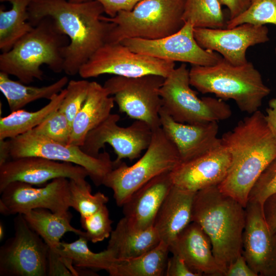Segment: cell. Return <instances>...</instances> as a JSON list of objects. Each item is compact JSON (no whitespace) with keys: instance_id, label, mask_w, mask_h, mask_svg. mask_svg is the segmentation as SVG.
Wrapping results in <instances>:
<instances>
[{"instance_id":"obj_1","label":"cell","mask_w":276,"mask_h":276,"mask_svg":"<svg viewBox=\"0 0 276 276\" xmlns=\"http://www.w3.org/2000/svg\"><path fill=\"white\" fill-rule=\"evenodd\" d=\"M28 21L35 27L45 17L52 18L70 39L65 54L63 72L70 76L108 42L114 24L101 19L104 13L96 0L73 3L69 0H32Z\"/></svg>"},{"instance_id":"obj_2","label":"cell","mask_w":276,"mask_h":276,"mask_svg":"<svg viewBox=\"0 0 276 276\" xmlns=\"http://www.w3.org/2000/svg\"><path fill=\"white\" fill-rule=\"evenodd\" d=\"M221 140L229 153L231 165L218 187L245 208L252 188L276 156V138L267 125L265 115L258 110L224 133Z\"/></svg>"},{"instance_id":"obj_3","label":"cell","mask_w":276,"mask_h":276,"mask_svg":"<svg viewBox=\"0 0 276 276\" xmlns=\"http://www.w3.org/2000/svg\"><path fill=\"white\" fill-rule=\"evenodd\" d=\"M245 218V208L223 193L218 186L195 193L192 221L210 238L213 254L225 275L231 264L242 254Z\"/></svg>"},{"instance_id":"obj_4","label":"cell","mask_w":276,"mask_h":276,"mask_svg":"<svg viewBox=\"0 0 276 276\" xmlns=\"http://www.w3.org/2000/svg\"><path fill=\"white\" fill-rule=\"evenodd\" d=\"M55 21L45 17L8 52L0 55V71L29 84L42 80L45 64L53 72H63L65 54L70 43Z\"/></svg>"},{"instance_id":"obj_5","label":"cell","mask_w":276,"mask_h":276,"mask_svg":"<svg viewBox=\"0 0 276 276\" xmlns=\"http://www.w3.org/2000/svg\"><path fill=\"white\" fill-rule=\"evenodd\" d=\"M189 76L191 85L202 94H214L223 100L232 99L241 111L250 114L259 110L271 91L249 61L235 65L222 57L213 65H192Z\"/></svg>"},{"instance_id":"obj_6","label":"cell","mask_w":276,"mask_h":276,"mask_svg":"<svg viewBox=\"0 0 276 276\" xmlns=\"http://www.w3.org/2000/svg\"><path fill=\"white\" fill-rule=\"evenodd\" d=\"M186 0H143L130 11L101 19L114 24L107 42L127 38L157 39L178 31L183 19Z\"/></svg>"},{"instance_id":"obj_7","label":"cell","mask_w":276,"mask_h":276,"mask_svg":"<svg viewBox=\"0 0 276 276\" xmlns=\"http://www.w3.org/2000/svg\"><path fill=\"white\" fill-rule=\"evenodd\" d=\"M179 163L175 146L160 127L153 130L149 146L136 162L128 166L121 162L107 174L102 185L112 190L117 205L122 206L140 187L157 175L171 171Z\"/></svg>"},{"instance_id":"obj_8","label":"cell","mask_w":276,"mask_h":276,"mask_svg":"<svg viewBox=\"0 0 276 276\" xmlns=\"http://www.w3.org/2000/svg\"><path fill=\"white\" fill-rule=\"evenodd\" d=\"M189 70L183 63L166 78L159 89L162 108L176 122L200 124L225 120L232 115L222 99L201 98L191 88Z\"/></svg>"},{"instance_id":"obj_9","label":"cell","mask_w":276,"mask_h":276,"mask_svg":"<svg viewBox=\"0 0 276 276\" xmlns=\"http://www.w3.org/2000/svg\"><path fill=\"white\" fill-rule=\"evenodd\" d=\"M8 141L11 158L33 156L77 165L87 171L96 186L103 184L106 176L114 167L107 152L100 153L98 157L92 156L80 147L59 143L32 130Z\"/></svg>"},{"instance_id":"obj_10","label":"cell","mask_w":276,"mask_h":276,"mask_svg":"<svg viewBox=\"0 0 276 276\" xmlns=\"http://www.w3.org/2000/svg\"><path fill=\"white\" fill-rule=\"evenodd\" d=\"M175 66L174 62L135 53L121 42H107L81 67L78 74L83 79L104 74L125 77L156 75L166 78Z\"/></svg>"},{"instance_id":"obj_11","label":"cell","mask_w":276,"mask_h":276,"mask_svg":"<svg viewBox=\"0 0 276 276\" xmlns=\"http://www.w3.org/2000/svg\"><path fill=\"white\" fill-rule=\"evenodd\" d=\"M164 79L156 75L138 77L113 76L103 86L113 96L120 112L131 119L145 122L153 130L160 127L162 101L159 89Z\"/></svg>"},{"instance_id":"obj_12","label":"cell","mask_w":276,"mask_h":276,"mask_svg":"<svg viewBox=\"0 0 276 276\" xmlns=\"http://www.w3.org/2000/svg\"><path fill=\"white\" fill-rule=\"evenodd\" d=\"M14 236L0 247V275H48L49 246L22 214L14 219Z\"/></svg>"},{"instance_id":"obj_13","label":"cell","mask_w":276,"mask_h":276,"mask_svg":"<svg viewBox=\"0 0 276 276\" xmlns=\"http://www.w3.org/2000/svg\"><path fill=\"white\" fill-rule=\"evenodd\" d=\"M120 116L111 113L97 127L87 135L81 149L94 157L99 156V151L108 144L117 155L113 161L114 167L123 159L132 160L139 158L149 146L153 130L145 122L135 120L127 127L118 124Z\"/></svg>"},{"instance_id":"obj_14","label":"cell","mask_w":276,"mask_h":276,"mask_svg":"<svg viewBox=\"0 0 276 276\" xmlns=\"http://www.w3.org/2000/svg\"><path fill=\"white\" fill-rule=\"evenodd\" d=\"M0 193V212L4 215L24 214L37 209L62 214L71 208L70 179L65 177L55 178L41 188L15 181Z\"/></svg>"},{"instance_id":"obj_15","label":"cell","mask_w":276,"mask_h":276,"mask_svg":"<svg viewBox=\"0 0 276 276\" xmlns=\"http://www.w3.org/2000/svg\"><path fill=\"white\" fill-rule=\"evenodd\" d=\"M194 29L191 23L186 22L177 32L160 39L127 38L120 42L135 53L160 59L192 65L216 64L222 57L217 52L201 48L195 38Z\"/></svg>"},{"instance_id":"obj_16","label":"cell","mask_w":276,"mask_h":276,"mask_svg":"<svg viewBox=\"0 0 276 276\" xmlns=\"http://www.w3.org/2000/svg\"><path fill=\"white\" fill-rule=\"evenodd\" d=\"M194 34L201 48L219 53L235 65L248 62L246 56L248 48L269 40L267 27L249 23L232 28H194Z\"/></svg>"},{"instance_id":"obj_17","label":"cell","mask_w":276,"mask_h":276,"mask_svg":"<svg viewBox=\"0 0 276 276\" xmlns=\"http://www.w3.org/2000/svg\"><path fill=\"white\" fill-rule=\"evenodd\" d=\"M242 236V255L258 275L276 276V233L270 231L262 206L248 202Z\"/></svg>"},{"instance_id":"obj_18","label":"cell","mask_w":276,"mask_h":276,"mask_svg":"<svg viewBox=\"0 0 276 276\" xmlns=\"http://www.w3.org/2000/svg\"><path fill=\"white\" fill-rule=\"evenodd\" d=\"M88 175L84 168L70 163L33 156L11 158L0 166V192L15 181L39 186L59 177L77 180Z\"/></svg>"},{"instance_id":"obj_19","label":"cell","mask_w":276,"mask_h":276,"mask_svg":"<svg viewBox=\"0 0 276 276\" xmlns=\"http://www.w3.org/2000/svg\"><path fill=\"white\" fill-rule=\"evenodd\" d=\"M230 165L229 153L221 143L205 154L180 163L171 172L173 185L193 193L218 186L225 178Z\"/></svg>"},{"instance_id":"obj_20","label":"cell","mask_w":276,"mask_h":276,"mask_svg":"<svg viewBox=\"0 0 276 276\" xmlns=\"http://www.w3.org/2000/svg\"><path fill=\"white\" fill-rule=\"evenodd\" d=\"M160 127L173 143L180 163L205 154L221 144L218 137L217 122L189 124L175 121L162 107L159 112Z\"/></svg>"},{"instance_id":"obj_21","label":"cell","mask_w":276,"mask_h":276,"mask_svg":"<svg viewBox=\"0 0 276 276\" xmlns=\"http://www.w3.org/2000/svg\"><path fill=\"white\" fill-rule=\"evenodd\" d=\"M170 252L183 260L198 276H225L216 259L210 238L197 223L191 222L169 245Z\"/></svg>"},{"instance_id":"obj_22","label":"cell","mask_w":276,"mask_h":276,"mask_svg":"<svg viewBox=\"0 0 276 276\" xmlns=\"http://www.w3.org/2000/svg\"><path fill=\"white\" fill-rule=\"evenodd\" d=\"M171 171L154 177L134 192L122 206L130 227L146 229L153 226L156 214L173 186Z\"/></svg>"},{"instance_id":"obj_23","label":"cell","mask_w":276,"mask_h":276,"mask_svg":"<svg viewBox=\"0 0 276 276\" xmlns=\"http://www.w3.org/2000/svg\"><path fill=\"white\" fill-rule=\"evenodd\" d=\"M195 193L173 185L162 203L153 225L161 241L169 245L192 222Z\"/></svg>"},{"instance_id":"obj_24","label":"cell","mask_w":276,"mask_h":276,"mask_svg":"<svg viewBox=\"0 0 276 276\" xmlns=\"http://www.w3.org/2000/svg\"><path fill=\"white\" fill-rule=\"evenodd\" d=\"M114 103L103 85L90 82L86 99L73 121L68 145L81 147L87 134L111 114Z\"/></svg>"},{"instance_id":"obj_25","label":"cell","mask_w":276,"mask_h":276,"mask_svg":"<svg viewBox=\"0 0 276 276\" xmlns=\"http://www.w3.org/2000/svg\"><path fill=\"white\" fill-rule=\"evenodd\" d=\"M107 249L116 260L136 257L156 247L161 241L153 226L146 229H135L122 218L112 230Z\"/></svg>"},{"instance_id":"obj_26","label":"cell","mask_w":276,"mask_h":276,"mask_svg":"<svg viewBox=\"0 0 276 276\" xmlns=\"http://www.w3.org/2000/svg\"><path fill=\"white\" fill-rule=\"evenodd\" d=\"M29 226L55 250L59 246L62 236L67 232L85 236V232L72 226V215L69 211L56 213L48 209H37L22 214Z\"/></svg>"},{"instance_id":"obj_27","label":"cell","mask_w":276,"mask_h":276,"mask_svg":"<svg viewBox=\"0 0 276 276\" xmlns=\"http://www.w3.org/2000/svg\"><path fill=\"white\" fill-rule=\"evenodd\" d=\"M87 238L79 236L74 242H61L57 252L73 275H78L79 272L74 266L93 270L108 271L116 260L113 253L109 249L95 252L88 247Z\"/></svg>"},{"instance_id":"obj_28","label":"cell","mask_w":276,"mask_h":276,"mask_svg":"<svg viewBox=\"0 0 276 276\" xmlns=\"http://www.w3.org/2000/svg\"><path fill=\"white\" fill-rule=\"evenodd\" d=\"M9 76L0 72V90L7 99L11 112L39 99L50 100L61 92L69 82L68 77L64 76L49 85L37 87L13 80Z\"/></svg>"},{"instance_id":"obj_29","label":"cell","mask_w":276,"mask_h":276,"mask_svg":"<svg viewBox=\"0 0 276 276\" xmlns=\"http://www.w3.org/2000/svg\"><path fill=\"white\" fill-rule=\"evenodd\" d=\"M170 252L163 241L150 251L136 257L116 260L107 271L110 276H163Z\"/></svg>"},{"instance_id":"obj_30","label":"cell","mask_w":276,"mask_h":276,"mask_svg":"<svg viewBox=\"0 0 276 276\" xmlns=\"http://www.w3.org/2000/svg\"><path fill=\"white\" fill-rule=\"evenodd\" d=\"M64 88L39 110L30 112L19 109L0 119V140L11 139L27 132L39 125L58 110L66 95Z\"/></svg>"},{"instance_id":"obj_31","label":"cell","mask_w":276,"mask_h":276,"mask_svg":"<svg viewBox=\"0 0 276 276\" xmlns=\"http://www.w3.org/2000/svg\"><path fill=\"white\" fill-rule=\"evenodd\" d=\"M32 0H0L9 2L11 8L5 11L0 7V50L2 53L9 51L34 27L28 21L29 6Z\"/></svg>"},{"instance_id":"obj_32","label":"cell","mask_w":276,"mask_h":276,"mask_svg":"<svg viewBox=\"0 0 276 276\" xmlns=\"http://www.w3.org/2000/svg\"><path fill=\"white\" fill-rule=\"evenodd\" d=\"M219 0H186L183 19L194 28L224 29L229 17Z\"/></svg>"},{"instance_id":"obj_33","label":"cell","mask_w":276,"mask_h":276,"mask_svg":"<svg viewBox=\"0 0 276 276\" xmlns=\"http://www.w3.org/2000/svg\"><path fill=\"white\" fill-rule=\"evenodd\" d=\"M70 191L71 207L80 214V217L93 214L109 201L101 192L92 194L91 186L85 179H70Z\"/></svg>"},{"instance_id":"obj_34","label":"cell","mask_w":276,"mask_h":276,"mask_svg":"<svg viewBox=\"0 0 276 276\" xmlns=\"http://www.w3.org/2000/svg\"><path fill=\"white\" fill-rule=\"evenodd\" d=\"M245 23L276 26V0H250L248 8L237 17L229 20L226 28Z\"/></svg>"},{"instance_id":"obj_35","label":"cell","mask_w":276,"mask_h":276,"mask_svg":"<svg viewBox=\"0 0 276 276\" xmlns=\"http://www.w3.org/2000/svg\"><path fill=\"white\" fill-rule=\"evenodd\" d=\"M34 132L63 144H68L72 125L59 109L32 130Z\"/></svg>"},{"instance_id":"obj_36","label":"cell","mask_w":276,"mask_h":276,"mask_svg":"<svg viewBox=\"0 0 276 276\" xmlns=\"http://www.w3.org/2000/svg\"><path fill=\"white\" fill-rule=\"evenodd\" d=\"M80 222L85 237L94 243L109 238L112 231V221L106 205L89 216L80 217Z\"/></svg>"},{"instance_id":"obj_37","label":"cell","mask_w":276,"mask_h":276,"mask_svg":"<svg viewBox=\"0 0 276 276\" xmlns=\"http://www.w3.org/2000/svg\"><path fill=\"white\" fill-rule=\"evenodd\" d=\"M89 82L84 79L72 80L67 84L66 93L59 110L65 114L71 125L86 99Z\"/></svg>"},{"instance_id":"obj_38","label":"cell","mask_w":276,"mask_h":276,"mask_svg":"<svg viewBox=\"0 0 276 276\" xmlns=\"http://www.w3.org/2000/svg\"><path fill=\"white\" fill-rule=\"evenodd\" d=\"M276 194V156L265 168L249 193L248 202L260 204L263 209L266 200Z\"/></svg>"},{"instance_id":"obj_39","label":"cell","mask_w":276,"mask_h":276,"mask_svg":"<svg viewBox=\"0 0 276 276\" xmlns=\"http://www.w3.org/2000/svg\"><path fill=\"white\" fill-rule=\"evenodd\" d=\"M102 6L104 13L113 17L121 11H130L143 0H96Z\"/></svg>"},{"instance_id":"obj_40","label":"cell","mask_w":276,"mask_h":276,"mask_svg":"<svg viewBox=\"0 0 276 276\" xmlns=\"http://www.w3.org/2000/svg\"><path fill=\"white\" fill-rule=\"evenodd\" d=\"M165 275L198 276L188 266L182 259L176 255H172L168 258Z\"/></svg>"},{"instance_id":"obj_41","label":"cell","mask_w":276,"mask_h":276,"mask_svg":"<svg viewBox=\"0 0 276 276\" xmlns=\"http://www.w3.org/2000/svg\"><path fill=\"white\" fill-rule=\"evenodd\" d=\"M48 275H73L65 265L60 256L49 248L47 259Z\"/></svg>"},{"instance_id":"obj_42","label":"cell","mask_w":276,"mask_h":276,"mask_svg":"<svg viewBox=\"0 0 276 276\" xmlns=\"http://www.w3.org/2000/svg\"><path fill=\"white\" fill-rule=\"evenodd\" d=\"M225 276H258L248 265L242 254L233 262L227 269Z\"/></svg>"},{"instance_id":"obj_43","label":"cell","mask_w":276,"mask_h":276,"mask_svg":"<svg viewBox=\"0 0 276 276\" xmlns=\"http://www.w3.org/2000/svg\"><path fill=\"white\" fill-rule=\"evenodd\" d=\"M265 219L271 232L276 233V194L270 196L263 205Z\"/></svg>"},{"instance_id":"obj_44","label":"cell","mask_w":276,"mask_h":276,"mask_svg":"<svg viewBox=\"0 0 276 276\" xmlns=\"http://www.w3.org/2000/svg\"><path fill=\"white\" fill-rule=\"evenodd\" d=\"M219 1L221 6L227 7L229 20L234 19L242 14L248 8L250 4V0H219Z\"/></svg>"},{"instance_id":"obj_45","label":"cell","mask_w":276,"mask_h":276,"mask_svg":"<svg viewBox=\"0 0 276 276\" xmlns=\"http://www.w3.org/2000/svg\"><path fill=\"white\" fill-rule=\"evenodd\" d=\"M266 111L265 119L267 125L276 138V96L269 101L268 107L267 108Z\"/></svg>"},{"instance_id":"obj_46","label":"cell","mask_w":276,"mask_h":276,"mask_svg":"<svg viewBox=\"0 0 276 276\" xmlns=\"http://www.w3.org/2000/svg\"><path fill=\"white\" fill-rule=\"evenodd\" d=\"M0 166L7 162L10 157L9 141L0 140Z\"/></svg>"},{"instance_id":"obj_47","label":"cell","mask_w":276,"mask_h":276,"mask_svg":"<svg viewBox=\"0 0 276 276\" xmlns=\"http://www.w3.org/2000/svg\"><path fill=\"white\" fill-rule=\"evenodd\" d=\"M4 237V228L3 225L1 222L0 224V239L2 240Z\"/></svg>"},{"instance_id":"obj_48","label":"cell","mask_w":276,"mask_h":276,"mask_svg":"<svg viewBox=\"0 0 276 276\" xmlns=\"http://www.w3.org/2000/svg\"><path fill=\"white\" fill-rule=\"evenodd\" d=\"M69 1L73 3H81V2H86L89 0H69Z\"/></svg>"},{"instance_id":"obj_49","label":"cell","mask_w":276,"mask_h":276,"mask_svg":"<svg viewBox=\"0 0 276 276\" xmlns=\"http://www.w3.org/2000/svg\"><path fill=\"white\" fill-rule=\"evenodd\" d=\"M275 54H276V48H275Z\"/></svg>"}]
</instances>
